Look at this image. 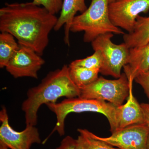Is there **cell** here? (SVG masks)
I'll list each match as a JSON object with an SVG mask.
<instances>
[{"label": "cell", "mask_w": 149, "mask_h": 149, "mask_svg": "<svg viewBox=\"0 0 149 149\" xmlns=\"http://www.w3.org/2000/svg\"><path fill=\"white\" fill-rule=\"evenodd\" d=\"M46 105L51 111L55 113L57 122L52 133L43 142L44 143L55 131H57L61 136H64L65 134V118L68 115L72 113L92 112L102 113L109 120L111 133H114L118 130V107L111 103L100 100L78 97L66 98L58 103H49Z\"/></svg>", "instance_id": "obj_3"}, {"label": "cell", "mask_w": 149, "mask_h": 149, "mask_svg": "<svg viewBox=\"0 0 149 149\" xmlns=\"http://www.w3.org/2000/svg\"><path fill=\"white\" fill-rule=\"evenodd\" d=\"M115 1H116V0H109V3H110L113 2Z\"/></svg>", "instance_id": "obj_24"}, {"label": "cell", "mask_w": 149, "mask_h": 149, "mask_svg": "<svg viewBox=\"0 0 149 149\" xmlns=\"http://www.w3.org/2000/svg\"><path fill=\"white\" fill-rule=\"evenodd\" d=\"M87 9L85 0H63L60 15L54 29L58 31L64 25V42L68 46L70 28L75 15L78 12L83 13Z\"/></svg>", "instance_id": "obj_13"}, {"label": "cell", "mask_w": 149, "mask_h": 149, "mask_svg": "<svg viewBox=\"0 0 149 149\" xmlns=\"http://www.w3.org/2000/svg\"><path fill=\"white\" fill-rule=\"evenodd\" d=\"M149 11V0H116L109 5V14L116 27L132 33L140 13Z\"/></svg>", "instance_id": "obj_7"}, {"label": "cell", "mask_w": 149, "mask_h": 149, "mask_svg": "<svg viewBox=\"0 0 149 149\" xmlns=\"http://www.w3.org/2000/svg\"><path fill=\"white\" fill-rule=\"evenodd\" d=\"M134 80L142 86L149 102V68L146 72H142L137 75Z\"/></svg>", "instance_id": "obj_20"}, {"label": "cell", "mask_w": 149, "mask_h": 149, "mask_svg": "<svg viewBox=\"0 0 149 149\" xmlns=\"http://www.w3.org/2000/svg\"><path fill=\"white\" fill-rule=\"evenodd\" d=\"M19 46L6 65V70L14 78L27 77L37 79V73L45 61L32 49Z\"/></svg>", "instance_id": "obj_10"}, {"label": "cell", "mask_w": 149, "mask_h": 149, "mask_svg": "<svg viewBox=\"0 0 149 149\" xmlns=\"http://www.w3.org/2000/svg\"><path fill=\"white\" fill-rule=\"evenodd\" d=\"M129 82L149 68V43L142 47L130 48L127 64L123 67Z\"/></svg>", "instance_id": "obj_12"}, {"label": "cell", "mask_w": 149, "mask_h": 149, "mask_svg": "<svg viewBox=\"0 0 149 149\" xmlns=\"http://www.w3.org/2000/svg\"><path fill=\"white\" fill-rule=\"evenodd\" d=\"M58 19L33 2L6 3L0 9V31L11 34L19 45L41 56L48 45L49 35Z\"/></svg>", "instance_id": "obj_1"}, {"label": "cell", "mask_w": 149, "mask_h": 149, "mask_svg": "<svg viewBox=\"0 0 149 149\" xmlns=\"http://www.w3.org/2000/svg\"><path fill=\"white\" fill-rule=\"evenodd\" d=\"M69 74L71 80L80 89L90 85L98 78L100 70L87 69L70 65Z\"/></svg>", "instance_id": "obj_17"}, {"label": "cell", "mask_w": 149, "mask_h": 149, "mask_svg": "<svg viewBox=\"0 0 149 149\" xmlns=\"http://www.w3.org/2000/svg\"><path fill=\"white\" fill-rule=\"evenodd\" d=\"M80 95V89L70 76L69 66L64 65L61 68L51 71L39 85L27 91V99L22 104L26 125H37V113L42 105L56 103L61 97L71 98Z\"/></svg>", "instance_id": "obj_2"}, {"label": "cell", "mask_w": 149, "mask_h": 149, "mask_svg": "<svg viewBox=\"0 0 149 149\" xmlns=\"http://www.w3.org/2000/svg\"><path fill=\"white\" fill-rule=\"evenodd\" d=\"M113 36L111 33L100 35L91 45L94 51H100L102 56L103 63L100 73L118 78L122 74L121 69L127 64L130 48L124 42L118 45L113 43Z\"/></svg>", "instance_id": "obj_6"}, {"label": "cell", "mask_w": 149, "mask_h": 149, "mask_svg": "<svg viewBox=\"0 0 149 149\" xmlns=\"http://www.w3.org/2000/svg\"><path fill=\"white\" fill-rule=\"evenodd\" d=\"M56 149H75V139L70 136H66Z\"/></svg>", "instance_id": "obj_21"}, {"label": "cell", "mask_w": 149, "mask_h": 149, "mask_svg": "<svg viewBox=\"0 0 149 149\" xmlns=\"http://www.w3.org/2000/svg\"><path fill=\"white\" fill-rule=\"evenodd\" d=\"M124 42L129 48L146 45L149 43V16L140 15L136 19L132 33L123 35Z\"/></svg>", "instance_id": "obj_14"}, {"label": "cell", "mask_w": 149, "mask_h": 149, "mask_svg": "<svg viewBox=\"0 0 149 149\" xmlns=\"http://www.w3.org/2000/svg\"><path fill=\"white\" fill-rule=\"evenodd\" d=\"M117 122L118 130L130 125L146 123L141 104L133 95V83H130L126 103L118 107Z\"/></svg>", "instance_id": "obj_11"}, {"label": "cell", "mask_w": 149, "mask_h": 149, "mask_svg": "<svg viewBox=\"0 0 149 149\" xmlns=\"http://www.w3.org/2000/svg\"><path fill=\"white\" fill-rule=\"evenodd\" d=\"M109 5V0H91L89 8L74 17L70 32H84L83 41L85 43H91L99 36L107 33L124 35L122 29L111 21Z\"/></svg>", "instance_id": "obj_4"}, {"label": "cell", "mask_w": 149, "mask_h": 149, "mask_svg": "<svg viewBox=\"0 0 149 149\" xmlns=\"http://www.w3.org/2000/svg\"><path fill=\"white\" fill-rule=\"evenodd\" d=\"M0 149H9L3 143L0 142Z\"/></svg>", "instance_id": "obj_23"}, {"label": "cell", "mask_w": 149, "mask_h": 149, "mask_svg": "<svg viewBox=\"0 0 149 149\" xmlns=\"http://www.w3.org/2000/svg\"><path fill=\"white\" fill-rule=\"evenodd\" d=\"M0 142L10 149H30L33 144H40L39 130L34 125H26L24 130H14L9 122L6 109L3 107L0 111Z\"/></svg>", "instance_id": "obj_8"}, {"label": "cell", "mask_w": 149, "mask_h": 149, "mask_svg": "<svg viewBox=\"0 0 149 149\" xmlns=\"http://www.w3.org/2000/svg\"><path fill=\"white\" fill-rule=\"evenodd\" d=\"M13 35L7 32L0 34V68H5L19 48Z\"/></svg>", "instance_id": "obj_16"}, {"label": "cell", "mask_w": 149, "mask_h": 149, "mask_svg": "<svg viewBox=\"0 0 149 149\" xmlns=\"http://www.w3.org/2000/svg\"><path fill=\"white\" fill-rule=\"evenodd\" d=\"M103 63V58L101 52L95 51L93 55L86 58L77 59L72 62L70 64L72 66L85 68L87 69L100 70Z\"/></svg>", "instance_id": "obj_18"}, {"label": "cell", "mask_w": 149, "mask_h": 149, "mask_svg": "<svg viewBox=\"0 0 149 149\" xmlns=\"http://www.w3.org/2000/svg\"><path fill=\"white\" fill-rule=\"evenodd\" d=\"M149 133L147 124L143 123L118 129L106 138L93 135L96 139L120 149H148Z\"/></svg>", "instance_id": "obj_9"}, {"label": "cell", "mask_w": 149, "mask_h": 149, "mask_svg": "<svg viewBox=\"0 0 149 149\" xmlns=\"http://www.w3.org/2000/svg\"><path fill=\"white\" fill-rule=\"evenodd\" d=\"M141 104L143 112L145 123L147 124L149 130V103H142ZM147 148L148 149H149V133Z\"/></svg>", "instance_id": "obj_22"}, {"label": "cell", "mask_w": 149, "mask_h": 149, "mask_svg": "<svg viewBox=\"0 0 149 149\" xmlns=\"http://www.w3.org/2000/svg\"><path fill=\"white\" fill-rule=\"evenodd\" d=\"M77 131L80 135L75 139V149H120L96 139L87 129L79 128Z\"/></svg>", "instance_id": "obj_15"}, {"label": "cell", "mask_w": 149, "mask_h": 149, "mask_svg": "<svg viewBox=\"0 0 149 149\" xmlns=\"http://www.w3.org/2000/svg\"><path fill=\"white\" fill-rule=\"evenodd\" d=\"M63 0H33V2L39 6H42L50 13L55 15L61 11Z\"/></svg>", "instance_id": "obj_19"}, {"label": "cell", "mask_w": 149, "mask_h": 149, "mask_svg": "<svg viewBox=\"0 0 149 149\" xmlns=\"http://www.w3.org/2000/svg\"><path fill=\"white\" fill-rule=\"evenodd\" d=\"M130 82L124 73L116 80L100 77L95 82L80 88V97L108 101L117 107L128 97Z\"/></svg>", "instance_id": "obj_5"}]
</instances>
